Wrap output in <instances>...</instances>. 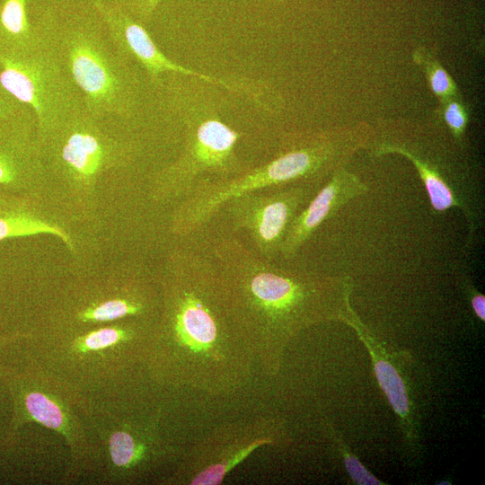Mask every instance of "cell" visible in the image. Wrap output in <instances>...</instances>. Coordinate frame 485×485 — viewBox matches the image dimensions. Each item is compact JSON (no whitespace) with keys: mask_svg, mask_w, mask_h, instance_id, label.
Here are the masks:
<instances>
[{"mask_svg":"<svg viewBox=\"0 0 485 485\" xmlns=\"http://www.w3.org/2000/svg\"><path fill=\"white\" fill-rule=\"evenodd\" d=\"M218 88L197 77L164 76L161 90L181 120L184 142L178 157L150 179L149 196L154 202L180 201L200 179L227 178L246 170L235 151L240 133L221 117L215 96Z\"/></svg>","mask_w":485,"mask_h":485,"instance_id":"1","label":"cell"},{"mask_svg":"<svg viewBox=\"0 0 485 485\" xmlns=\"http://www.w3.org/2000/svg\"><path fill=\"white\" fill-rule=\"evenodd\" d=\"M39 140L50 195L84 223L96 211L101 178L128 169L143 149L137 138L110 130L84 106Z\"/></svg>","mask_w":485,"mask_h":485,"instance_id":"2","label":"cell"},{"mask_svg":"<svg viewBox=\"0 0 485 485\" xmlns=\"http://www.w3.org/2000/svg\"><path fill=\"white\" fill-rule=\"evenodd\" d=\"M101 25L97 15L61 20L50 11L56 47L85 110L101 120L130 122L142 108V72L115 50Z\"/></svg>","mask_w":485,"mask_h":485,"instance_id":"3","label":"cell"},{"mask_svg":"<svg viewBox=\"0 0 485 485\" xmlns=\"http://www.w3.org/2000/svg\"><path fill=\"white\" fill-rule=\"evenodd\" d=\"M352 147V141L345 143L321 135L239 174L227 178L200 179L173 209L170 221L171 232L177 236L189 235L236 197L310 178L326 169L339 167L348 149Z\"/></svg>","mask_w":485,"mask_h":485,"instance_id":"4","label":"cell"},{"mask_svg":"<svg viewBox=\"0 0 485 485\" xmlns=\"http://www.w3.org/2000/svg\"><path fill=\"white\" fill-rule=\"evenodd\" d=\"M38 40L20 51L0 49V83L32 112L39 138L83 106L81 96L59 56L50 11L36 20Z\"/></svg>","mask_w":485,"mask_h":485,"instance_id":"5","label":"cell"},{"mask_svg":"<svg viewBox=\"0 0 485 485\" xmlns=\"http://www.w3.org/2000/svg\"><path fill=\"white\" fill-rule=\"evenodd\" d=\"M92 6L112 47L136 65L148 83L162 89L166 75L197 77L210 84L234 93V76H214L184 66L169 58L154 43L145 25L108 0H93Z\"/></svg>","mask_w":485,"mask_h":485,"instance_id":"6","label":"cell"},{"mask_svg":"<svg viewBox=\"0 0 485 485\" xmlns=\"http://www.w3.org/2000/svg\"><path fill=\"white\" fill-rule=\"evenodd\" d=\"M305 186H291L272 193L242 194L225 207L234 230L245 231L254 251L272 261L280 253L287 230L310 196Z\"/></svg>","mask_w":485,"mask_h":485,"instance_id":"7","label":"cell"},{"mask_svg":"<svg viewBox=\"0 0 485 485\" xmlns=\"http://www.w3.org/2000/svg\"><path fill=\"white\" fill-rule=\"evenodd\" d=\"M85 223L49 197L17 193L0 187V242L12 238L50 234L77 255Z\"/></svg>","mask_w":485,"mask_h":485,"instance_id":"8","label":"cell"},{"mask_svg":"<svg viewBox=\"0 0 485 485\" xmlns=\"http://www.w3.org/2000/svg\"><path fill=\"white\" fill-rule=\"evenodd\" d=\"M0 187L17 193L53 198L36 120L30 110L0 119Z\"/></svg>","mask_w":485,"mask_h":485,"instance_id":"9","label":"cell"},{"mask_svg":"<svg viewBox=\"0 0 485 485\" xmlns=\"http://www.w3.org/2000/svg\"><path fill=\"white\" fill-rule=\"evenodd\" d=\"M367 185L343 166L336 168L330 181L299 211L290 223L279 255L293 258L318 227L350 200L367 193Z\"/></svg>","mask_w":485,"mask_h":485,"instance_id":"10","label":"cell"},{"mask_svg":"<svg viewBox=\"0 0 485 485\" xmlns=\"http://www.w3.org/2000/svg\"><path fill=\"white\" fill-rule=\"evenodd\" d=\"M350 292L351 286L346 282L344 304L334 320H340L352 327L365 344L371 356L377 382L398 415L405 435L410 436L413 426L412 414L404 382L395 366L389 359L386 350L369 332L353 310L349 301Z\"/></svg>","mask_w":485,"mask_h":485,"instance_id":"11","label":"cell"},{"mask_svg":"<svg viewBox=\"0 0 485 485\" xmlns=\"http://www.w3.org/2000/svg\"><path fill=\"white\" fill-rule=\"evenodd\" d=\"M174 329L179 340L194 351L208 349L217 335L216 320L204 299L184 288L175 299Z\"/></svg>","mask_w":485,"mask_h":485,"instance_id":"12","label":"cell"},{"mask_svg":"<svg viewBox=\"0 0 485 485\" xmlns=\"http://www.w3.org/2000/svg\"><path fill=\"white\" fill-rule=\"evenodd\" d=\"M6 380L15 403V416L9 435L20 425L31 420L41 423L64 435L67 434L68 420L59 404L42 392L27 390L20 379L12 376L11 374L7 373Z\"/></svg>","mask_w":485,"mask_h":485,"instance_id":"13","label":"cell"},{"mask_svg":"<svg viewBox=\"0 0 485 485\" xmlns=\"http://www.w3.org/2000/svg\"><path fill=\"white\" fill-rule=\"evenodd\" d=\"M388 154H401L412 163L427 190L430 204L436 211L443 212L454 207L463 210L468 218V243H470L474 231V221L467 207L460 201L440 172L433 165L402 146L384 143L380 145L375 152L377 156Z\"/></svg>","mask_w":485,"mask_h":485,"instance_id":"14","label":"cell"},{"mask_svg":"<svg viewBox=\"0 0 485 485\" xmlns=\"http://www.w3.org/2000/svg\"><path fill=\"white\" fill-rule=\"evenodd\" d=\"M38 40V29L31 22L26 0H4L0 5V49L20 51Z\"/></svg>","mask_w":485,"mask_h":485,"instance_id":"15","label":"cell"},{"mask_svg":"<svg viewBox=\"0 0 485 485\" xmlns=\"http://www.w3.org/2000/svg\"><path fill=\"white\" fill-rule=\"evenodd\" d=\"M412 60L422 70L430 91L438 101L461 95L455 81L430 48L417 47L412 52Z\"/></svg>","mask_w":485,"mask_h":485,"instance_id":"16","label":"cell"},{"mask_svg":"<svg viewBox=\"0 0 485 485\" xmlns=\"http://www.w3.org/2000/svg\"><path fill=\"white\" fill-rule=\"evenodd\" d=\"M143 305L132 299L114 297L93 304L77 314L82 322H110L127 315H133L142 311Z\"/></svg>","mask_w":485,"mask_h":485,"instance_id":"17","label":"cell"},{"mask_svg":"<svg viewBox=\"0 0 485 485\" xmlns=\"http://www.w3.org/2000/svg\"><path fill=\"white\" fill-rule=\"evenodd\" d=\"M436 113L444 121L454 141L460 146H464L470 113L462 95L439 100Z\"/></svg>","mask_w":485,"mask_h":485,"instance_id":"18","label":"cell"},{"mask_svg":"<svg viewBox=\"0 0 485 485\" xmlns=\"http://www.w3.org/2000/svg\"><path fill=\"white\" fill-rule=\"evenodd\" d=\"M128 331L118 326L104 327L79 337L75 341L80 351H94L103 349L127 340Z\"/></svg>","mask_w":485,"mask_h":485,"instance_id":"19","label":"cell"},{"mask_svg":"<svg viewBox=\"0 0 485 485\" xmlns=\"http://www.w3.org/2000/svg\"><path fill=\"white\" fill-rule=\"evenodd\" d=\"M142 448L127 432L119 431L110 438L111 460L117 466L127 467L140 458Z\"/></svg>","mask_w":485,"mask_h":485,"instance_id":"20","label":"cell"},{"mask_svg":"<svg viewBox=\"0 0 485 485\" xmlns=\"http://www.w3.org/2000/svg\"><path fill=\"white\" fill-rule=\"evenodd\" d=\"M269 440H258L253 444L250 445L246 448L240 451L233 458L228 460L227 463L223 464H216L200 472L196 478L191 481L193 485H216L219 484L225 475L235 465L241 463L245 457H247L251 451L256 447L261 445L262 444L269 443Z\"/></svg>","mask_w":485,"mask_h":485,"instance_id":"21","label":"cell"},{"mask_svg":"<svg viewBox=\"0 0 485 485\" xmlns=\"http://www.w3.org/2000/svg\"><path fill=\"white\" fill-rule=\"evenodd\" d=\"M119 6L140 23L146 25L163 0H108Z\"/></svg>","mask_w":485,"mask_h":485,"instance_id":"22","label":"cell"},{"mask_svg":"<svg viewBox=\"0 0 485 485\" xmlns=\"http://www.w3.org/2000/svg\"><path fill=\"white\" fill-rule=\"evenodd\" d=\"M340 447L346 470L355 483L360 485L382 484L350 452L344 442L340 443Z\"/></svg>","mask_w":485,"mask_h":485,"instance_id":"23","label":"cell"},{"mask_svg":"<svg viewBox=\"0 0 485 485\" xmlns=\"http://www.w3.org/2000/svg\"><path fill=\"white\" fill-rule=\"evenodd\" d=\"M28 110L30 109L15 100L0 83V119L18 116Z\"/></svg>","mask_w":485,"mask_h":485,"instance_id":"24","label":"cell"},{"mask_svg":"<svg viewBox=\"0 0 485 485\" xmlns=\"http://www.w3.org/2000/svg\"><path fill=\"white\" fill-rule=\"evenodd\" d=\"M463 285L470 295V302L472 310L476 316L482 322L485 320V297L482 294L478 292L471 283H468V279H463Z\"/></svg>","mask_w":485,"mask_h":485,"instance_id":"25","label":"cell"},{"mask_svg":"<svg viewBox=\"0 0 485 485\" xmlns=\"http://www.w3.org/2000/svg\"><path fill=\"white\" fill-rule=\"evenodd\" d=\"M18 337H19V335L3 337V338L0 339V344L5 343V342L10 341V340H13V339H16Z\"/></svg>","mask_w":485,"mask_h":485,"instance_id":"26","label":"cell"},{"mask_svg":"<svg viewBox=\"0 0 485 485\" xmlns=\"http://www.w3.org/2000/svg\"><path fill=\"white\" fill-rule=\"evenodd\" d=\"M263 1L272 4H281L284 0H263Z\"/></svg>","mask_w":485,"mask_h":485,"instance_id":"27","label":"cell"}]
</instances>
